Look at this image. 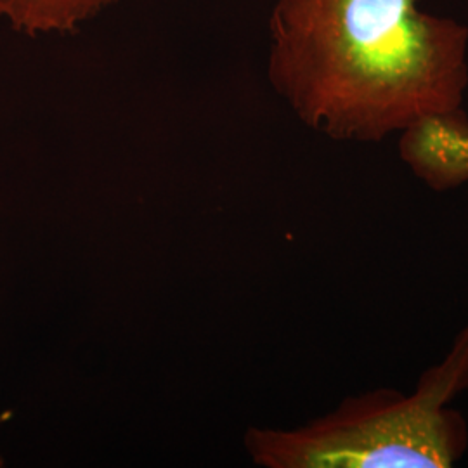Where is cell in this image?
Here are the masks:
<instances>
[{"label":"cell","mask_w":468,"mask_h":468,"mask_svg":"<svg viewBox=\"0 0 468 468\" xmlns=\"http://www.w3.org/2000/svg\"><path fill=\"white\" fill-rule=\"evenodd\" d=\"M118 0H0V17L23 34H75Z\"/></svg>","instance_id":"277c9868"},{"label":"cell","mask_w":468,"mask_h":468,"mask_svg":"<svg viewBox=\"0 0 468 468\" xmlns=\"http://www.w3.org/2000/svg\"><path fill=\"white\" fill-rule=\"evenodd\" d=\"M468 388V323L411 394L377 388L295 431L251 429V460L268 468H448L468 450V423L452 404Z\"/></svg>","instance_id":"7a4b0ae2"},{"label":"cell","mask_w":468,"mask_h":468,"mask_svg":"<svg viewBox=\"0 0 468 468\" xmlns=\"http://www.w3.org/2000/svg\"><path fill=\"white\" fill-rule=\"evenodd\" d=\"M402 162L425 186L448 191L468 183V117L427 118L401 133Z\"/></svg>","instance_id":"3957f363"},{"label":"cell","mask_w":468,"mask_h":468,"mask_svg":"<svg viewBox=\"0 0 468 468\" xmlns=\"http://www.w3.org/2000/svg\"><path fill=\"white\" fill-rule=\"evenodd\" d=\"M420 0H276L269 80L305 125L380 143L462 112L468 27Z\"/></svg>","instance_id":"6da1fadb"}]
</instances>
